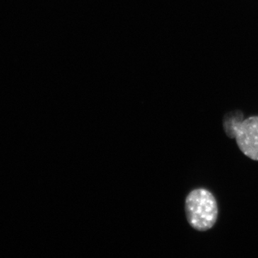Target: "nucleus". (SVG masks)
I'll use <instances>...</instances> for the list:
<instances>
[{
  "mask_svg": "<svg viewBox=\"0 0 258 258\" xmlns=\"http://www.w3.org/2000/svg\"><path fill=\"white\" fill-rule=\"evenodd\" d=\"M229 137L235 138L239 149L246 157L258 161V116L236 122Z\"/></svg>",
  "mask_w": 258,
  "mask_h": 258,
  "instance_id": "obj_2",
  "label": "nucleus"
},
{
  "mask_svg": "<svg viewBox=\"0 0 258 258\" xmlns=\"http://www.w3.org/2000/svg\"><path fill=\"white\" fill-rule=\"evenodd\" d=\"M242 120H243V115H242V112L240 111H233L230 113V114L226 115L223 121V125L227 135L229 136L232 125L235 124L236 122L240 121Z\"/></svg>",
  "mask_w": 258,
  "mask_h": 258,
  "instance_id": "obj_3",
  "label": "nucleus"
},
{
  "mask_svg": "<svg viewBox=\"0 0 258 258\" xmlns=\"http://www.w3.org/2000/svg\"><path fill=\"white\" fill-rule=\"evenodd\" d=\"M218 212L216 199L208 189H194L185 200V212L188 223L200 232H205L215 226Z\"/></svg>",
  "mask_w": 258,
  "mask_h": 258,
  "instance_id": "obj_1",
  "label": "nucleus"
}]
</instances>
